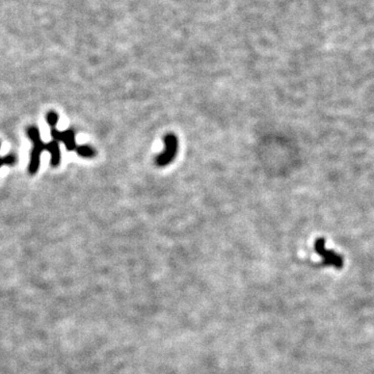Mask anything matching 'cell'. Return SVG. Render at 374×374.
I'll return each mask as SVG.
<instances>
[{"label": "cell", "instance_id": "1", "mask_svg": "<svg viewBox=\"0 0 374 374\" xmlns=\"http://www.w3.org/2000/svg\"><path fill=\"white\" fill-rule=\"evenodd\" d=\"M163 143H164L163 151L159 155H157L155 158L156 165L160 167L166 166L174 161L178 153V147H179L178 138L173 133L166 134L163 138Z\"/></svg>", "mask_w": 374, "mask_h": 374}, {"label": "cell", "instance_id": "2", "mask_svg": "<svg viewBox=\"0 0 374 374\" xmlns=\"http://www.w3.org/2000/svg\"><path fill=\"white\" fill-rule=\"evenodd\" d=\"M27 135L33 144V149L31 152L30 163H29V172L30 174H35L40 165V156L44 150L47 149V145H45L41 141L39 130H37V128L35 127H29L27 129Z\"/></svg>", "mask_w": 374, "mask_h": 374}, {"label": "cell", "instance_id": "3", "mask_svg": "<svg viewBox=\"0 0 374 374\" xmlns=\"http://www.w3.org/2000/svg\"><path fill=\"white\" fill-rule=\"evenodd\" d=\"M315 252L322 258L323 266H333L337 269H341L343 267V258L336 252L326 249L325 240L323 238H318L314 243Z\"/></svg>", "mask_w": 374, "mask_h": 374}, {"label": "cell", "instance_id": "4", "mask_svg": "<svg viewBox=\"0 0 374 374\" xmlns=\"http://www.w3.org/2000/svg\"><path fill=\"white\" fill-rule=\"evenodd\" d=\"M51 127V135L54 141L58 142H63L69 151H76L77 145L76 142H75V133L73 130H68V131H58L55 128V125L50 126Z\"/></svg>", "mask_w": 374, "mask_h": 374}, {"label": "cell", "instance_id": "5", "mask_svg": "<svg viewBox=\"0 0 374 374\" xmlns=\"http://www.w3.org/2000/svg\"><path fill=\"white\" fill-rule=\"evenodd\" d=\"M47 151L51 154V164L53 166L59 165L61 162V152H60V146L58 141H52L49 144H47Z\"/></svg>", "mask_w": 374, "mask_h": 374}, {"label": "cell", "instance_id": "6", "mask_svg": "<svg viewBox=\"0 0 374 374\" xmlns=\"http://www.w3.org/2000/svg\"><path fill=\"white\" fill-rule=\"evenodd\" d=\"M76 152L79 156L85 157V158H91L96 155L95 149L89 147V146H78L76 149Z\"/></svg>", "mask_w": 374, "mask_h": 374}, {"label": "cell", "instance_id": "7", "mask_svg": "<svg viewBox=\"0 0 374 374\" xmlns=\"http://www.w3.org/2000/svg\"><path fill=\"white\" fill-rule=\"evenodd\" d=\"M58 121H59V117H58V115L55 114V112L51 111V112H49V114L47 115V122H48L49 126L56 125V123H58Z\"/></svg>", "mask_w": 374, "mask_h": 374}, {"label": "cell", "instance_id": "8", "mask_svg": "<svg viewBox=\"0 0 374 374\" xmlns=\"http://www.w3.org/2000/svg\"><path fill=\"white\" fill-rule=\"evenodd\" d=\"M15 161H16V158L14 156L6 157V158L0 157V166H2L4 163H14Z\"/></svg>", "mask_w": 374, "mask_h": 374}]
</instances>
